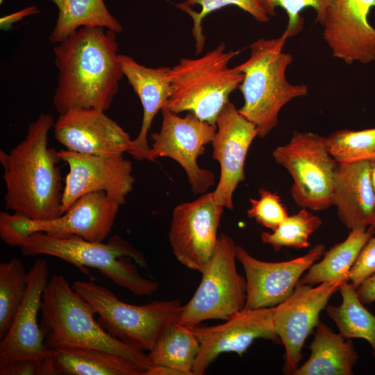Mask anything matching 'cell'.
I'll return each instance as SVG.
<instances>
[{
	"label": "cell",
	"mask_w": 375,
	"mask_h": 375,
	"mask_svg": "<svg viewBox=\"0 0 375 375\" xmlns=\"http://www.w3.org/2000/svg\"><path fill=\"white\" fill-rule=\"evenodd\" d=\"M116 34L82 27L54 47L58 78L53 103L59 114L72 108L109 109L124 76Z\"/></svg>",
	"instance_id": "1"
},
{
	"label": "cell",
	"mask_w": 375,
	"mask_h": 375,
	"mask_svg": "<svg viewBox=\"0 0 375 375\" xmlns=\"http://www.w3.org/2000/svg\"><path fill=\"white\" fill-rule=\"evenodd\" d=\"M54 124L51 114H40L28 124L22 141L9 153L0 151L6 209L33 220L62 215L63 188L58 166L61 160L58 151L48 144Z\"/></svg>",
	"instance_id": "2"
},
{
	"label": "cell",
	"mask_w": 375,
	"mask_h": 375,
	"mask_svg": "<svg viewBox=\"0 0 375 375\" xmlns=\"http://www.w3.org/2000/svg\"><path fill=\"white\" fill-rule=\"evenodd\" d=\"M40 328L49 349L62 347L95 348L129 359L146 372L152 363L144 351L105 331L94 319L92 305L62 275L48 281L40 308Z\"/></svg>",
	"instance_id": "3"
},
{
	"label": "cell",
	"mask_w": 375,
	"mask_h": 375,
	"mask_svg": "<svg viewBox=\"0 0 375 375\" xmlns=\"http://www.w3.org/2000/svg\"><path fill=\"white\" fill-rule=\"evenodd\" d=\"M287 34L259 38L249 45V57L236 68L243 74L239 89L244 99L240 113L253 123L264 138L277 126L281 109L294 99L306 96V85H293L286 78L293 58L283 51Z\"/></svg>",
	"instance_id": "4"
},
{
	"label": "cell",
	"mask_w": 375,
	"mask_h": 375,
	"mask_svg": "<svg viewBox=\"0 0 375 375\" xmlns=\"http://www.w3.org/2000/svg\"><path fill=\"white\" fill-rule=\"evenodd\" d=\"M23 256L49 255L74 265L81 272L97 269L115 284L138 296H149L159 287L156 281L142 277L134 261L148 269L144 255L126 240L114 235L107 243L90 242L76 235H56L44 232L29 235L19 247Z\"/></svg>",
	"instance_id": "5"
},
{
	"label": "cell",
	"mask_w": 375,
	"mask_h": 375,
	"mask_svg": "<svg viewBox=\"0 0 375 375\" xmlns=\"http://www.w3.org/2000/svg\"><path fill=\"white\" fill-rule=\"evenodd\" d=\"M241 50L226 51L224 42L197 58H183L170 69L171 95L164 108L178 114L188 112L216 124L219 114L239 88L243 74L230 61Z\"/></svg>",
	"instance_id": "6"
},
{
	"label": "cell",
	"mask_w": 375,
	"mask_h": 375,
	"mask_svg": "<svg viewBox=\"0 0 375 375\" xmlns=\"http://www.w3.org/2000/svg\"><path fill=\"white\" fill-rule=\"evenodd\" d=\"M72 288L92 305L105 331L143 351H150L164 329L178 321L183 306L178 299L128 304L92 281H75Z\"/></svg>",
	"instance_id": "7"
},
{
	"label": "cell",
	"mask_w": 375,
	"mask_h": 375,
	"mask_svg": "<svg viewBox=\"0 0 375 375\" xmlns=\"http://www.w3.org/2000/svg\"><path fill=\"white\" fill-rule=\"evenodd\" d=\"M236 246L228 234L218 237L215 251L201 272L199 285L182 306L178 323L193 327L208 319L226 320L244 308L247 283L236 268Z\"/></svg>",
	"instance_id": "8"
},
{
	"label": "cell",
	"mask_w": 375,
	"mask_h": 375,
	"mask_svg": "<svg viewBox=\"0 0 375 375\" xmlns=\"http://www.w3.org/2000/svg\"><path fill=\"white\" fill-rule=\"evenodd\" d=\"M272 156L291 175V196L298 206L320 211L332 206L338 163L327 149L325 136L293 131L290 141L277 147Z\"/></svg>",
	"instance_id": "9"
},
{
	"label": "cell",
	"mask_w": 375,
	"mask_h": 375,
	"mask_svg": "<svg viewBox=\"0 0 375 375\" xmlns=\"http://www.w3.org/2000/svg\"><path fill=\"white\" fill-rule=\"evenodd\" d=\"M120 205L103 191L79 197L60 216L33 220L17 213L0 212V236L8 245L20 247L31 234L76 235L90 242H103L110 233Z\"/></svg>",
	"instance_id": "10"
},
{
	"label": "cell",
	"mask_w": 375,
	"mask_h": 375,
	"mask_svg": "<svg viewBox=\"0 0 375 375\" xmlns=\"http://www.w3.org/2000/svg\"><path fill=\"white\" fill-rule=\"evenodd\" d=\"M159 131L151 135V161L166 157L176 161L185 171L192 192L203 194L215 184L210 170L199 167L197 160L206 146L211 143L217 131L216 124L200 120L188 112L182 117L163 108Z\"/></svg>",
	"instance_id": "11"
},
{
	"label": "cell",
	"mask_w": 375,
	"mask_h": 375,
	"mask_svg": "<svg viewBox=\"0 0 375 375\" xmlns=\"http://www.w3.org/2000/svg\"><path fill=\"white\" fill-rule=\"evenodd\" d=\"M224 208L212 192L174 208L169 240L175 258L185 267L201 273L212 256Z\"/></svg>",
	"instance_id": "12"
},
{
	"label": "cell",
	"mask_w": 375,
	"mask_h": 375,
	"mask_svg": "<svg viewBox=\"0 0 375 375\" xmlns=\"http://www.w3.org/2000/svg\"><path fill=\"white\" fill-rule=\"evenodd\" d=\"M60 160L69 167L62 198L63 214L79 197L94 192L103 191L122 206L132 191L135 178L132 162L124 154L96 156L58 151Z\"/></svg>",
	"instance_id": "13"
},
{
	"label": "cell",
	"mask_w": 375,
	"mask_h": 375,
	"mask_svg": "<svg viewBox=\"0 0 375 375\" xmlns=\"http://www.w3.org/2000/svg\"><path fill=\"white\" fill-rule=\"evenodd\" d=\"M343 283L334 281L314 288L298 283L292 294L274 307L275 330L285 348V374H293L298 368L305 341L320 322L319 313Z\"/></svg>",
	"instance_id": "14"
},
{
	"label": "cell",
	"mask_w": 375,
	"mask_h": 375,
	"mask_svg": "<svg viewBox=\"0 0 375 375\" xmlns=\"http://www.w3.org/2000/svg\"><path fill=\"white\" fill-rule=\"evenodd\" d=\"M274 307L244 308L221 324L191 327L200 342L194 375L204 374L223 353L233 352L241 356L257 339L281 342L274 327Z\"/></svg>",
	"instance_id": "15"
},
{
	"label": "cell",
	"mask_w": 375,
	"mask_h": 375,
	"mask_svg": "<svg viewBox=\"0 0 375 375\" xmlns=\"http://www.w3.org/2000/svg\"><path fill=\"white\" fill-rule=\"evenodd\" d=\"M324 251V244H318L297 258L267 262L252 256L242 247L237 245V260L244 269L247 283L244 308L275 307L286 300L302 274L322 257Z\"/></svg>",
	"instance_id": "16"
},
{
	"label": "cell",
	"mask_w": 375,
	"mask_h": 375,
	"mask_svg": "<svg viewBox=\"0 0 375 375\" xmlns=\"http://www.w3.org/2000/svg\"><path fill=\"white\" fill-rule=\"evenodd\" d=\"M375 0H331L322 37L332 56L348 65L375 62V28L368 20Z\"/></svg>",
	"instance_id": "17"
},
{
	"label": "cell",
	"mask_w": 375,
	"mask_h": 375,
	"mask_svg": "<svg viewBox=\"0 0 375 375\" xmlns=\"http://www.w3.org/2000/svg\"><path fill=\"white\" fill-rule=\"evenodd\" d=\"M217 131L211 142L212 158L220 166V175L212 192L217 203L233 209V193L244 180V164L249 147L258 137L255 125L228 102L216 121Z\"/></svg>",
	"instance_id": "18"
},
{
	"label": "cell",
	"mask_w": 375,
	"mask_h": 375,
	"mask_svg": "<svg viewBox=\"0 0 375 375\" xmlns=\"http://www.w3.org/2000/svg\"><path fill=\"white\" fill-rule=\"evenodd\" d=\"M56 140L65 149L96 156L128 153L132 139L105 112L94 108H72L55 121Z\"/></svg>",
	"instance_id": "19"
},
{
	"label": "cell",
	"mask_w": 375,
	"mask_h": 375,
	"mask_svg": "<svg viewBox=\"0 0 375 375\" xmlns=\"http://www.w3.org/2000/svg\"><path fill=\"white\" fill-rule=\"evenodd\" d=\"M49 281V266L38 259L28 271V290L6 336L0 342V367L16 360L44 358L51 354L38 323L43 293Z\"/></svg>",
	"instance_id": "20"
},
{
	"label": "cell",
	"mask_w": 375,
	"mask_h": 375,
	"mask_svg": "<svg viewBox=\"0 0 375 375\" xmlns=\"http://www.w3.org/2000/svg\"><path fill=\"white\" fill-rule=\"evenodd\" d=\"M119 60L124 76L139 97L143 109L140 130L132 140L128 153L138 160L151 161L148 133L153 119L171 95V68L147 67L124 54L119 55Z\"/></svg>",
	"instance_id": "21"
},
{
	"label": "cell",
	"mask_w": 375,
	"mask_h": 375,
	"mask_svg": "<svg viewBox=\"0 0 375 375\" xmlns=\"http://www.w3.org/2000/svg\"><path fill=\"white\" fill-rule=\"evenodd\" d=\"M371 161L338 164L332 198L340 221L350 231L370 226L375 215Z\"/></svg>",
	"instance_id": "22"
},
{
	"label": "cell",
	"mask_w": 375,
	"mask_h": 375,
	"mask_svg": "<svg viewBox=\"0 0 375 375\" xmlns=\"http://www.w3.org/2000/svg\"><path fill=\"white\" fill-rule=\"evenodd\" d=\"M309 346L310 355L293 375H351L358 355L351 339L319 322Z\"/></svg>",
	"instance_id": "23"
},
{
	"label": "cell",
	"mask_w": 375,
	"mask_h": 375,
	"mask_svg": "<svg viewBox=\"0 0 375 375\" xmlns=\"http://www.w3.org/2000/svg\"><path fill=\"white\" fill-rule=\"evenodd\" d=\"M57 375H144L146 370L123 356L95 349L62 347L51 355Z\"/></svg>",
	"instance_id": "24"
},
{
	"label": "cell",
	"mask_w": 375,
	"mask_h": 375,
	"mask_svg": "<svg viewBox=\"0 0 375 375\" xmlns=\"http://www.w3.org/2000/svg\"><path fill=\"white\" fill-rule=\"evenodd\" d=\"M375 233V227L350 231L342 242L324 251L320 261L312 264L299 283L310 285L325 282L349 281L350 270L361 249Z\"/></svg>",
	"instance_id": "25"
},
{
	"label": "cell",
	"mask_w": 375,
	"mask_h": 375,
	"mask_svg": "<svg viewBox=\"0 0 375 375\" xmlns=\"http://www.w3.org/2000/svg\"><path fill=\"white\" fill-rule=\"evenodd\" d=\"M58 17L49 40L58 44L82 27H101L116 33L122 31L119 22L110 12L103 0H52Z\"/></svg>",
	"instance_id": "26"
},
{
	"label": "cell",
	"mask_w": 375,
	"mask_h": 375,
	"mask_svg": "<svg viewBox=\"0 0 375 375\" xmlns=\"http://www.w3.org/2000/svg\"><path fill=\"white\" fill-rule=\"evenodd\" d=\"M199 349L200 342L192 328L174 321L164 329L148 356L152 365L194 375L192 369Z\"/></svg>",
	"instance_id": "27"
},
{
	"label": "cell",
	"mask_w": 375,
	"mask_h": 375,
	"mask_svg": "<svg viewBox=\"0 0 375 375\" xmlns=\"http://www.w3.org/2000/svg\"><path fill=\"white\" fill-rule=\"evenodd\" d=\"M339 291L341 303L339 306L327 305L325 308L326 314L346 339L367 340L375 359V315L365 307L358 298L357 289L349 281L342 284Z\"/></svg>",
	"instance_id": "28"
},
{
	"label": "cell",
	"mask_w": 375,
	"mask_h": 375,
	"mask_svg": "<svg viewBox=\"0 0 375 375\" xmlns=\"http://www.w3.org/2000/svg\"><path fill=\"white\" fill-rule=\"evenodd\" d=\"M28 272L18 258L0 263V340L9 331L28 290Z\"/></svg>",
	"instance_id": "29"
},
{
	"label": "cell",
	"mask_w": 375,
	"mask_h": 375,
	"mask_svg": "<svg viewBox=\"0 0 375 375\" xmlns=\"http://www.w3.org/2000/svg\"><path fill=\"white\" fill-rule=\"evenodd\" d=\"M228 6H235L249 14L259 22H269V17L258 0H185L176 5V8L187 13L193 22L192 34L195 41L196 55L204 48L206 36L203 22L212 12Z\"/></svg>",
	"instance_id": "30"
},
{
	"label": "cell",
	"mask_w": 375,
	"mask_h": 375,
	"mask_svg": "<svg viewBox=\"0 0 375 375\" xmlns=\"http://www.w3.org/2000/svg\"><path fill=\"white\" fill-rule=\"evenodd\" d=\"M321 219L302 208L296 214L288 217L272 231L262 232L260 238L264 244L270 245L274 251L283 247L300 249L310 245L309 237L322 225Z\"/></svg>",
	"instance_id": "31"
},
{
	"label": "cell",
	"mask_w": 375,
	"mask_h": 375,
	"mask_svg": "<svg viewBox=\"0 0 375 375\" xmlns=\"http://www.w3.org/2000/svg\"><path fill=\"white\" fill-rule=\"evenodd\" d=\"M326 142L338 164L375 160V128L338 130L326 136Z\"/></svg>",
	"instance_id": "32"
},
{
	"label": "cell",
	"mask_w": 375,
	"mask_h": 375,
	"mask_svg": "<svg viewBox=\"0 0 375 375\" xmlns=\"http://www.w3.org/2000/svg\"><path fill=\"white\" fill-rule=\"evenodd\" d=\"M269 17L276 15V8H281L288 16L285 30L288 38L299 34L303 28L301 12L312 8L316 13L315 23L322 24L331 0H258Z\"/></svg>",
	"instance_id": "33"
},
{
	"label": "cell",
	"mask_w": 375,
	"mask_h": 375,
	"mask_svg": "<svg viewBox=\"0 0 375 375\" xmlns=\"http://www.w3.org/2000/svg\"><path fill=\"white\" fill-rule=\"evenodd\" d=\"M258 199L250 198L247 216L272 231L276 229L288 217V212L276 192L260 188Z\"/></svg>",
	"instance_id": "34"
},
{
	"label": "cell",
	"mask_w": 375,
	"mask_h": 375,
	"mask_svg": "<svg viewBox=\"0 0 375 375\" xmlns=\"http://www.w3.org/2000/svg\"><path fill=\"white\" fill-rule=\"evenodd\" d=\"M51 355L14 361L1 367L0 375H57Z\"/></svg>",
	"instance_id": "35"
},
{
	"label": "cell",
	"mask_w": 375,
	"mask_h": 375,
	"mask_svg": "<svg viewBox=\"0 0 375 375\" xmlns=\"http://www.w3.org/2000/svg\"><path fill=\"white\" fill-rule=\"evenodd\" d=\"M375 274V237H371L361 249L349 276V281L357 289Z\"/></svg>",
	"instance_id": "36"
},
{
	"label": "cell",
	"mask_w": 375,
	"mask_h": 375,
	"mask_svg": "<svg viewBox=\"0 0 375 375\" xmlns=\"http://www.w3.org/2000/svg\"><path fill=\"white\" fill-rule=\"evenodd\" d=\"M40 12V10L36 6H31L14 13L5 15L0 19L1 29H10L14 24L30 15L38 14Z\"/></svg>",
	"instance_id": "37"
},
{
	"label": "cell",
	"mask_w": 375,
	"mask_h": 375,
	"mask_svg": "<svg viewBox=\"0 0 375 375\" xmlns=\"http://www.w3.org/2000/svg\"><path fill=\"white\" fill-rule=\"evenodd\" d=\"M357 294L364 304L375 301V274L367 278L358 288Z\"/></svg>",
	"instance_id": "38"
},
{
	"label": "cell",
	"mask_w": 375,
	"mask_h": 375,
	"mask_svg": "<svg viewBox=\"0 0 375 375\" xmlns=\"http://www.w3.org/2000/svg\"><path fill=\"white\" fill-rule=\"evenodd\" d=\"M144 375H184L176 369L165 366L152 365Z\"/></svg>",
	"instance_id": "39"
},
{
	"label": "cell",
	"mask_w": 375,
	"mask_h": 375,
	"mask_svg": "<svg viewBox=\"0 0 375 375\" xmlns=\"http://www.w3.org/2000/svg\"><path fill=\"white\" fill-rule=\"evenodd\" d=\"M370 169H371V178H372V182L373 188H374V194H375V160L371 161ZM371 226L375 227V215H374L373 223Z\"/></svg>",
	"instance_id": "40"
}]
</instances>
